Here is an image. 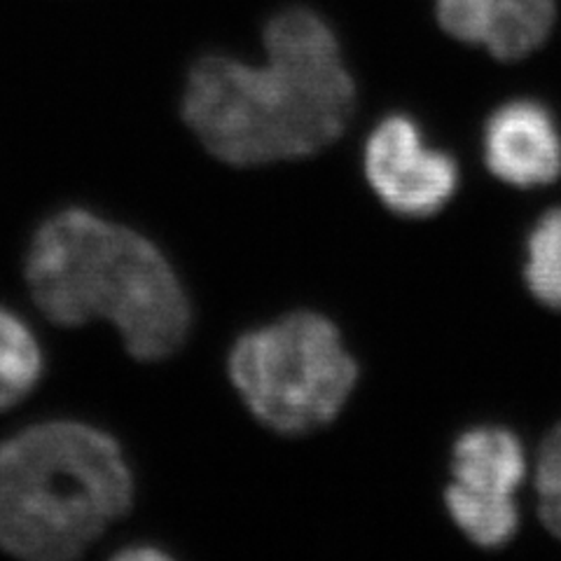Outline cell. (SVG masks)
<instances>
[{
	"label": "cell",
	"instance_id": "cell-1",
	"mask_svg": "<svg viewBox=\"0 0 561 561\" xmlns=\"http://www.w3.org/2000/svg\"><path fill=\"white\" fill-rule=\"evenodd\" d=\"M267 66L206 55L190 68L183 117L204 148L234 167L313 154L344 134L356 82L337 33L309 8H286L265 28Z\"/></svg>",
	"mask_w": 561,
	"mask_h": 561
},
{
	"label": "cell",
	"instance_id": "cell-2",
	"mask_svg": "<svg viewBox=\"0 0 561 561\" xmlns=\"http://www.w3.org/2000/svg\"><path fill=\"white\" fill-rule=\"evenodd\" d=\"M26 284L49 321H108L138 360L169 358L187 337L190 300L162 251L84 208L59 210L38 227Z\"/></svg>",
	"mask_w": 561,
	"mask_h": 561
},
{
	"label": "cell",
	"instance_id": "cell-3",
	"mask_svg": "<svg viewBox=\"0 0 561 561\" xmlns=\"http://www.w3.org/2000/svg\"><path fill=\"white\" fill-rule=\"evenodd\" d=\"M131 499L122 447L94 426L45 421L0 443V548L14 557H80Z\"/></svg>",
	"mask_w": 561,
	"mask_h": 561
},
{
	"label": "cell",
	"instance_id": "cell-4",
	"mask_svg": "<svg viewBox=\"0 0 561 561\" xmlns=\"http://www.w3.org/2000/svg\"><path fill=\"white\" fill-rule=\"evenodd\" d=\"M230 379L267 428L302 435L335 419L358 381V365L325 316L295 311L234 342Z\"/></svg>",
	"mask_w": 561,
	"mask_h": 561
},
{
	"label": "cell",
	"instance_id": "cell-5",
	"mask_svg": "<svg viewBox=\"0 0 561 561\" xmlns=\"http://www.w3.org/2000/svg\"><path fill=\"white\" fill-rule=\"evenodd\" d=\"M365 175L393 214L428 218L454 197L459 167L454 157L426 144L408 115H389L367 136Z\"/></svg>",
	"mask_w": 561,
	"mask_h": 561
},
{
	"label": "cell",
	"instance_id": "cell-6",
	"mask_svg": "<svg viewBox=\"0 0 561 561\" xmlns=\"http://www.w3.org/2000/svg\"><path fill=\"white\" fill-rule=\"evenodd\" d=\"M484 162L499 181L542 187L561 173V134L546 105L511 101L484 127Z\"/></svg>",
	"mask_w": 561,
	"mask_h": 561
},
{
	"label": "cell",
	"instance_id": "cell-7",
	"mask_svg": "<svg viewBox=\"0 0 561 561\" xmlns=\"http://www.w3.org/2000/svg\"><path fill=\"white\" fill-rule=\"evenodd\" d=\"M524 478L526 454L513 431L480 426L454 443L449 484L482 496L515 499Z\"/></svg>",
	"mask_w": 561,
	"mask_h": 561
},
{
	"label": "cell",
	"instance_id": "cell-8",
	"mask_svg": "<svg viewBox=\"0 0 561 561\" xmlns=\"http://www.w3.org/2000/svg\"><path fill=\"white\" fill-rule=\"evenodd\" d=\"M554 20V0H496L484 47L499 61L524 59L548 41Z\"/></svg>",
	"mask_w": 561,
	"mask_h": 561
},
{
	"label": "cell",
	"instance_id": "cell-9",
	"mask_svg": "<svg viewBox=\"0 0 561 561\" xmlns=\"http://www.w3.org/2000/svg\"><path fill=\"white\" fill-rule=\"evenodd\" d=\"M445 503L454 524L480 548H503L519 529L515 499L482 496L449 484L445 491Z\"/></svg>",
	"mask_w": 561,
	"mask_h": 561
},
{
	"label": "cell",
	"instance_id": "cell-10",
	"mask_svg": "<svg viewBox=\"0 0 561 561\" xmlns=\"http://www.w3.org/2000/svg\"><path fill=\"white\" fill-rule=\"evenodd\" d=\"M43 375V351L20 316L0 307V410L24 400Z\"/></svg>",
	"mask_w": 561,
	"mask_h": 561
},
{
	"label": "cell",
	"instance_id": "cell-11",
	"mask_svg": "<svg viewBox=\"0 0 561 561\" xmlns=\"http://www.w3.org/2000/svg\"><path fill=\"white\" fill-rule=\"evenodd\" d=\"M524 276L540 305L561 311V208L548 210L531 230Z\"/></svg>",
	"mask_w": 561,
	"mask_h": 561
},
{
	"label": "cell",
	"instance_id": "cell-12",
	"mask_svg": "<svg viewBox=\"0 0 561 561\" xmlns=\"http://www.w3.org/2000/svg\"><path fill=\"white\" fill-rule=\"evenodd\" d=\"M536 494L542 524L561 540V424L540 445L536 461Z\"/></svg>",
	"mask_w": 561,
	"mask_h": 561
},
{
	"label": "cell",
	"instance_id": "cell-13",
	"mask_svg": "<svg viewBox=\"0 0 561 561\" xmlns=\"http://www.w3.org/2000/svg\"><path fill=\"white\" fill-rule=\"evenodd\" d=\"M496 0H435L440 26L456 41L484 45Z\"/></svg>",
	"mask_w": 561,
	"mask_h": 561
},
{
	"label": "cell",
	"instance_id": "cell-14",
	"mask_svg": "<svg viewBox=\"0 0 561 561\" xmlns=\"http://www.w3.org/2000/svg\"><path fill=\"white\" fill-rule=\"evenodd\" d=\"M119 557L122 559H138V557H144V559H164L167 554L160 552V550H152V548H140V550H125Z\"/></svg>",
	"mask_w": 561,
	"mask_h": 561
}]
</instances>
